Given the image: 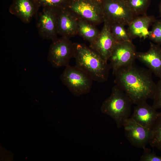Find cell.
Segmentation results:
<instances>
[{"label":"cell","instance_id":"6da1fadb","mask_svg":"<svg viewBox=\"0 0 161 161\" xmlns=\"http://www.w3.org/2000/svg\"><path fill=\"white\" fill-rule=\"evenodd\" d=\"M152 73L149 69L138 67L134 63L117 70L113 74L114 82L133 103L137 105L153 98L156 83Z\"/></svg>","mask_w":161,"mask_h":161},{"label":"cell","instance_id":"7a4b0ae2","mask_svg":"<svg viewBox=\"0 0 161 161\" xmlns=\"http://www.w3.org/2000/svg\"><path fill=\"white\" fill-rule=\"evenodd\" d=\"M74 58L76 65L88 73L93 81H107L111 69L107 61L84 44L74 43Z\"/></svg>","mask_w":161,"mask_h":161},{"label":"cell","instance_id":"3957f363","mask_svg":"<svg viewBox=\"0 0 161 161\" xmlns=\"http://www.w3.org/2000/svg\"><path fill=\"white\" fill-rule=\"evenodd\" d=\"M133 103L128 95L115 85L112 88L110 96L103 103L101 112L112 117L117 127L123 126L124 121L129 118Z\"/></svg>","mask_w":161,"mask_h":161},{"label":"cell","instance_id":"277c9868","mask_svg":"<svg viewBox=\"0 0 161 161\" xmlns=\"http://www.w3.org/2000/svg\"><path fill=\"white\" fill-rule=\"evenodd\" d=\"M65 67L60 77L62 83L75 96L88 93L93 81L90 76L76 65Z\"/></svg>","mask_w":161,"mask_h":161},{"label":"cell","instance_id":"5b68a950","mask_svg":"<svg viewBox=\"0 0 161 161\" xmlns=\"http://www.w3.org/2000/svg\"><path fill=\"white\" fill-rule=\"evenodd\" d=\"M101 4L103 22L109 24L119 23L128 26L136 17L126 1L104 0Z\"/></svg>","mask_w":161,"mask_h":161},{"label":"cell","instance_id":"8992f818","mask_svg":"<svg viewBox=\"0 0 161 161\" xmlns=\"http://www.w3.org/2000/svg\"><path fill=\"white\" fill-rule=\"evenodd\" d=\"M70 39L61 36L52 41L47 59L55 68L66 67L69 65L70 60L74 58L75 44Z\"/></svg>","mask_w":161,"mask_h":161},{"label":"cell","instance_id":"52a82bcc","mask_svg":"<svg viewBox=\"0 0 161 161\" xmlns=\"http://www.w3.org/2000/svg\"><path fill=\"white\" fill-rule=\"evenodd\" d=\"M101 3L91 0H70L66 7L79 18L96 26L103 22Z\"/></svg>","mask_w":161,"mask_h":161},{"label":"cell","instance_id":"ba28073f","mask_svg":"<svg viewBox=\"0 0 161 161\" xmlns=\"http://www.w3.org/2000/svg\"><path fill=\"white\" fill-rule=\"evenodd\" d=\"M137 53L132 41L116 42L108 60L113 74L119 69L134 63Z\"/></svg>","mask_w":161,"mask_h":161},{"label":"cell","instance_id":"9c48e42d","mask_svg":"<svg viewBox=\"0 0 161 161\" xmlns=\"http://www.w3.org/2000/svg\"><path fill=\"white\" fill-rule=\"evenodd\" d=\"M123 126L126 137L133 146L143 149L149 144L152 135L151 129L142 126L131 117L124 121Z\"/></svg>","mask_w":161,"mask_h":161},{"label":"cell","instance_id":"30bf717a","mask_svg":"<svg viewBox=\"0 0 161 161\" xmlns=\"http://www.w3.org/2000/svg\"><path fill=\"white\" fill-rule=\"evenodd\" d=\"M37 27L43 39L52 41L58 38L56 9L43 7L38 16Z\"/></svg>","mask_w":161,"mask_h":161},{"label":"cell","instance_id":"8fae6325","mask_svg":"<svg viewBox=\"0 0 161 161\" xmlns=\"http://www.w3.org/2000/svg\"><path fill=\"white\" fill-rule=\"evenodd\" d=\"M58 35L69 39L78 35L79 18L66 7L56 9Z\"/></svg>","mask_w":161,"mask_h":161},{"label":"cell","instance_id":"7c38bea8","mask_svg":"<svg viewBox=\"0 0 161 161\" xmlns=\"http://www.w3.org/2000/svg\"><path fill=\"white\" fill-rule=\"evenodd\" d=\"M101 30L96 39L90 44L89 47L108 61L116 42L111 32L109 24L104 21Z\"/></svg>","mask_w":161,"mask_h":161},{"label":"cell","instance_id":"4fadbf2b","mask_svg":"<svg viewBox=\"0 0 161 161\" xmlns=\"http://www.w3.org/2000/svg\"><path fill=\"white\" fill-rule=\"evenodd\" d=\"M136 59L145 65L156 76L161 79V47L150 42V47L145 52H137Z\"/></svg>","mask_w":161,"mask_h":161},{"label":"cell","instance_id":"5bb4252c","mask_svg":"<svg viewBox=\"0 0 161 161\" xmlns=\"http://www.w3.org/2000/svg\"><path fill=\"white\" fill-rule=\"evenodd\" d=\"M136 105L131 118L142 126L151 129L161 112H157L146 101Z\"/></svg>","mask_w":161,"mask_h":161},{"label":"cell","instance_id":"9a60e30c","mask_svg":"<svg viewBox=\"0 0 161 161\" xmlns=\"http://www.w3.org/2000/svg\"><path fill=\"white\" fill-rule=\"evenodd\" d=\"M40 6L34 0H13L9 11L24 23H29Z\"/></svg>","mask_w":161,"mask_h":161},{"label":"cell","instance_id":"2e32d148","mask_svg":"<svg viewBox=\"0 0 161 161\" xmlns=\"http://www.w3.org/2000/svg\"><path fill=\"white\" fill-rule=\"evenodd\" d=\"M156 20L154 16L147 14L135 17L128 25L127 29L130 38L132 40L138 38L145 40L148 38L150 33L149 27Z\"/></svg>","mask_w":161,"mask_h":161},{"label":"cell","instance_id":"e0dca14e","mask_svg":"<svg viewBox=\"0 0 161 161\" xmlns=\"http://www.w3.org/2000/svg\"><path fill=\"white\" fill-rule=\"evenodd\" d=\"M100 32L96 26L81 18H79L78 35L90 44L93 42L98 36Z\"/></svg>","mask_w":161,"mask_h":161},{"label":"cell","instance_id":"ac0fdd59","mask_svg":"<svg viewBox=\"0 0 161 161\" xmlns=\"http://www.w3.org/2000/svg\"><path fill=\"white\" fill-rule=\"evenodd\" d=\"M127 3L135 17L147 14L151 0H127Z\"/></svg>","mask_w":161,"mask_h":161},{"label":"cell","instance_id":"d6986e66","mask_svg":"<svg viewBox=\"0 0 161 161\" xmlns=\"http://www.w3.org/2000/svg\"><path fill=\"white\" fill-rule=\"evenodd\" d=\"M109 24L111 32L116 42L132 41L124 24L119 23Z\"/></svg>","mask_w":161,"mask_h":161},{"label":"cell","instance_id":"ffe728a7","mask_svg":"<svg viewBox=\"0 0 161 161\" xmlns=\"http://www.w3.org/2000/svg\"><path fill=\"white\" fill-rule=\"evenodd\" d=\"M152 135L149 144L157 148L161 152V114L151 129Z\"/></svg>","mask_w":161,"mask_h":161},{"label":"cell","instance_id":"44dd1931","mask_svg":"<svg viewBox=\"0 0 161 161\" xmlns=\"http://www.w3.org/2000/svg\"><path fill=\"white\" fill-rule=\"evenodd\" d=\"M40 7L58 9L66 7L70 0H34Z\"/></svg>","mask_w":161,"mask_h":161},{"label":"cell","instance_id":"7402d4cb","mask_svg":"<svg viewBox=\"0 0 161 161\" xmlns=\"http://www.w3.org/2000/svg\"><path fill=\"white\" fill-rule=\"evenodd\" d=\"M149 39L156 44L161 45V19H157L152 24L149 37Z\"/></svg>","mask_w":161,"mask_h":161},{"label":"cell","instance_id":"603a6c76","mask_svg":"<svg viewBox=\"0 0 161 161\" xmlns=\"http://www.w3.org/2000/svg\"><path fill=\"white\" fill-rule=\"evenodd\" d=\"M152 99V106L156 110L161 109V79L156 83L155 90Z\"/></svg>","mask_w":161,"mask_h":161},{"label":"cell","instance_id":"cb8c5ba5","mask_svg":"<svg viewBox=\"0 0 161 161\" xmlns=\"http://www.w3.org/2000/svg\"><path fill=\"white\" fill-rule=\"evenodd\" d=\"M144 153L140 157V161H161V156L157 155L154 151L145 147Z\"/></svg>","mask_w":161,"mask_h":161},{"label":"cell","instance_id":"d4e9b609","mask_svg":"<svg viewBox=\"0 0 161 161\" xmlns=\"http://www.w3.org/2000/svg\"><path fill=\"white\" fill-rule=\"evenodd\" d=\"M159 10L160 14V17L161 19V0L159 5Z\"/></svg>","mask_w":161,"mask_h":161},{"label":"cell","instance_id":"484cf974","mask_svg":"<svg viewBox=\"0 0 161 161\" xmlns=\"http://www.w3.org/2000/svg\"><path fill=\"white\" fill-rule=\"evenodd\" d=\"M91 0L98 2H102L104 0Z\"/></svg>","mask_w":161,"mask_h":161},{"label":"cell","instance_id":"4316f807","mask_svg":"<svg viewBox=\"0 0 161 161\" xmlns=\"http://www.w3.org/2000/svg\"><path fill=\"white\" fill-rule=\"evenodd\" d=\"M123 0V1H126L127 0Z\"/></svg>","mask_w":161,"mask_h":161}]
</instances>
